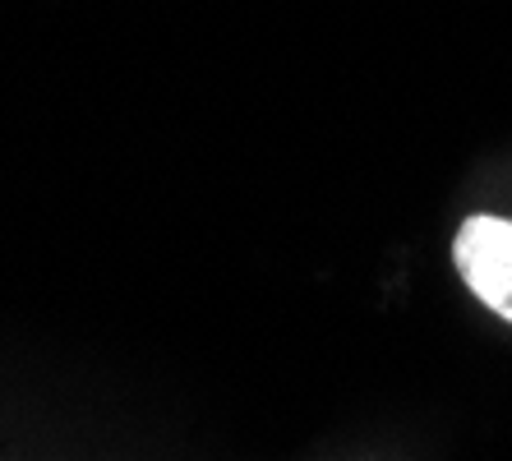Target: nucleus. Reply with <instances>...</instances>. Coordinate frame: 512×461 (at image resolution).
<instances>
[{
	"label": "nucleus",
	"mask_w": 512,
	"mask_h": 461,
	"mask_svg": "<svg viewBox=\"0 0 512 461\" xmlns=\"http://www.w3.org/2000/svg\"><path fill=\"white\" fill-rule=\"evenodd\" d=\"M453 259H457L462 282L499 319L512 323V222L508 217H471L457 231Z\"/></svg>",
	"instance_id": "1"
}]
</instances>
